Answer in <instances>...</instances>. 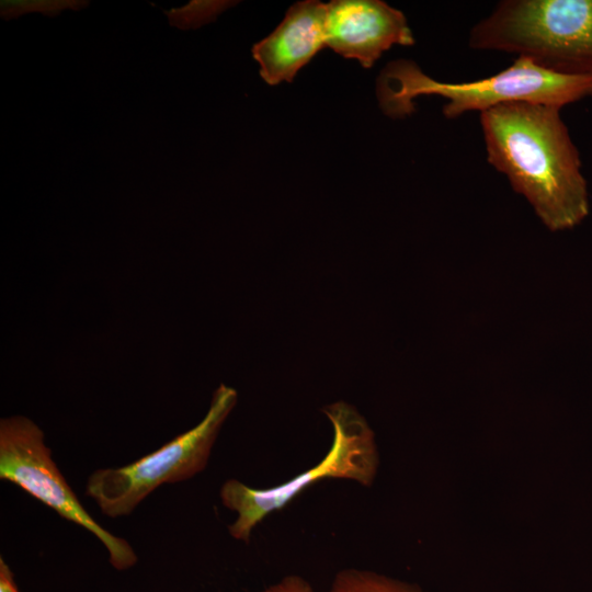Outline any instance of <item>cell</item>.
<instances>
[{"label": "cell", "instance_id": "6", "mask_svg": "<svg viewBox=\"0 0 592 592\" xmlns=\"http://www.w3.org/2000/svg\"><path fill=\"white\" fill-rule=\"evenodd\" d=\"M42 429L31 419L14 415L0 421V479L12 482L61 517L93 534L106 548L118 571L133 568L138 557L132 545L98 523L53 460Z\"/></svg>", "mask_w": 592, "mask_h": 592}, {"label": "cell", "instance_id": "9", "mask_svg": "<svg viewBox=\"0 0 592 592\" xmlns=\"http://www.w3.org/2000/svg\"><path fill=\"white\" fill-rule=\"evenodd\" d=\"M327 592H424L408 583L372 570L346 568L333 578Z\"/></svg>", "mask_w": 592, "mask_h": 592}, {"label": "cell", "instance_id": "10", "mask_svg": "<svg viewBox=\"0 0 592 592\" xmlns=\"http://www.w3.org/2000/svg\"><path fill=\"white\" fill-rule=\"evenodd\" d=\"M224 2L194 1L185 8L172 10L167 14L170 22L179 27H182L183 23H186V26L195 27L208 21L216 13L217 8L224 9Z\"/></svg>", "mask_w": 592, "mask_h": 592}, {"label": "cell", "instance_id": "2", "mask_svg": "<svg viewBox=\"0 0 592 592\" xmlns=\"http://www.w3.org/2000/svg\"><path fill=\"white\" fill-rule=\"evenodd\" d=\"M382 111L391 118L414 112L413 100L439 95L446 118L510 102H532L557 107L592 95V77L557 73L532 60L517 57L511 66L490 77L470 82H441L425 75L412 60H394L382 70L376 83Z\"/></svg>", "mask_w": 592, "mask_h": 592}, {"label": "cell", "instance_id": "4", "mask_svg": "<svg viewBox=\"0 0 592 592\" xmlns=\"http://www.w3.org/2000/svg\"><path fill=\"white\" fill-rule=\"evenodd\" d=\"M322 411L332 424L333 439L316 466L269 488H253L237 479L223 483L221 503L237 513V519L228 526L231 537L248 543L253 530L266 516L287 506L318 480L348 479L362 486L374 481L378 453L374 432L364 417L344 401L329 405Z\"/></svg>", "mask_w": 592, "mask_h": 592}, {"label": "cell", "instance_id": "12", "mask_svg": "<svg viewBox=\"0 0 592 592\" xmlns=\"http://www.w3.org/2000/svg\"><path fill=\"white\" fill-rule=\"evenodd\" d=\"M0 592H20L14 574L2 557H0Z\"/></svg>", "mask_w": 592, "mask_h": 592}, {"label": "cell", "instance_id": "5", "mask_svg": "<svg viewBox=\"0 0 592 592\" xmlns=\"http://www.w3.org/2000/svg\"><path fill=\"white\" fill-rule=\"evenodd\" d=\"M237 399L235 388L219 385L198 424L134 463L93 471L87 480L86 493L103 514L115 519L129 515L160 486L200 474L207 466L220 428Z\"/></svg>", "mask_w": 592, "mask_h": 592}, {"label": "cell", "instance_id": "11", "mask_svg": "<svg viewBox=\"0 0 592 592\" xmlns=\"http://www.w3.org/2000/svg\"><path fill=\"white\" fill-rule=\"evenodd\" d=\"M1 13L3 16H15L16 12L22 10L19 14L25 13L29 9L36 7L35 10H39L45 14L58 13L60 10L71 7L76 8V4H82V1H2Z\"/></svg>", "mask_w": 592, "mask_h": 592}, {"label": "cell", "instance_id": "3", "mask_svg": "<svg viewBox=\"0 0 592 592\" xmlns=\"http://www.w3.org/2000/svg\"><path fill=\"white\" fill-rule=\"evenodd\" d=\"M468 43L557 73L592 77V0L501 1L471 29Z\"/></svg>", "mask_w": 592, "mask_h": 592}, {"label": "cell", "instance_id": "7", "mask_svg": "<svg viewBox=\"0 0 592 592\" xmlns=\"http://www.w3.org/2000/svg\"><path fill=\"white\" fill-rule=\"evenodd\" d=\"M327 47L371 68L392 45L410 46L414 37L403 13L379 0L327 3Z\"/></svg>", "mask_w": 592, "mask_h": 592}, {"label": "cell", "instance_id": "1", "mask_svg": "<svg viewBox=\"0 0 592 592\" xmlns=\"http://www.w3.org/2000/svg\"><path fill=\"white\" fill-rule=\"evenodd\" d=\"M560 110L510 102L480 113L488 162L553 231L579 225L590 208L580 153Z\"/></svg>", "mask_w": 592, "mask_h": 592}, {"label": "cell", "instance_id": "8", "mask_svg": "<svg viewBox=\"0 0 592 592\" xmlns=\"http://www.w3.org/2000/svg\"><path fill=\"white\" fill-rule=\"evenodd\" d=\"M327 3L306 0L294 3L280 25L252 47L260 75L270 86L292 82L300 68L327 47Z\"/></svg>", "mask_w": 592, "mask_h": 592}]
</instances>
